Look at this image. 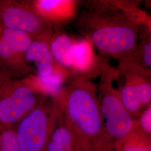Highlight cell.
I'll list each match as a JSON object with an SVG mask.
<instances>
[{"mask_svg": "<svg viewBox=\"0 0 151 151\" xmlns=\"http://www.w3.org/2000/svg\"><path fill=\"white\" fill-rule=\"evenodd\" d=\"M127 3L94 1L78 19L85 37L103 55L129 59L138 44L145 16Z\"/></svg>", "mask_w": 151, "mask_h": 151, "instance_id": "obj_1", "label": "cell"}, {"mask_svg": "<svg viewBox=\"0 0 151 151\" xmlns=\"http://www.w3.org/2000/svg\"><path fill=\"white\" fill-rule=\"evenodd\" d=\"M96 86L87 79L69 76L55 96L63 120L86 151H108Z\"/></svg>", "mask_w": 151, "mask_h": 151, "instance_id": "obj_2", "label": "cell"}, {"mask_svg": "<svg viewBox=\"0 0 151 151\" xmlns=\"http://www.w3.org/2000/svg\"><path fill=\"white\" fill-rule=\"evenodd\" d=\"M119 74L118 70L108 65L103 70L99 82L97 96L103 119L105 142L108 151L138 128V121L128 112L122 102L119 90L113 82Z\"/></svg>", "mask_w": 151, "mask_h": 151, "instance_id": "obj_3", "label": "cell"}, {"mask_svg": "<svg viewBox=\"0 0 151 151\" xmlns=\"http://www.w3.org/2000/svg\"><path fill=\"white\" fill-rule=\"evenodd\" d=\"M63 119L56 97L47 95L14 129L21 151H45L49 138Z\"/></svg>", "mask_w": 151, "mask_h": 151, "instance_id": "obj_4", "label": "cell"}, {"mask_svg": "<svg viewBox=\"0 0 151 151\" xmlns=\"http://www.w3.org/2000/svg\"><path fill=\"white\" fill-rule=\"evenodd\" d=\"M46 96L35 90L27 82L13 81L0 97V125L14 129Z\"/></svg>", "mask_w": 151, "mask_h": 151, "instance_id": "obj_5", "label": "cell"}, {"mask_svg": "<svg viewBox=\"0 0 151 151\" xmlns=\"http://www.w3.org/2000/svg\"><path fill=\"white\" fill-rule=\"evenodd\" d=\"M0 26L25 32L33 39L52 30L53 25L39 15L30 3L0 1Z\"/></svg>", "mask_w": 151, "mask_h": 151, "instance_id": "obj_6", "label": "cell"}, {"mask_svg": "<svg viewBox=\"0 0 151 151\" xmlns=\"http://www.w3.org/2000/svg\"><path fill=\"white\" fill-rule=\"evenodd\" d=\"M33 39L25 32L2 29L0 33V69L10 78L32 72L24 57Z\"/></svg>", "mask_w": 151, "mask_h": 151, "instance_id": "obj_7", "label": "cell"}, {"mask_svg": "<svg viewBox=\"0 0 151 151\" xmlns=\"http://www.w3.org/2000/svg\"><path fill=\"white\" fill-rule=\"evenodd\" d=\"M71 75L87 79L92 75H101L109 65L93 53L92 44L87 39L73 40Z\"/></svg>", "mask_w": 151, "mask_h": 151, "instance_id": "obj_8", "label": "cell"}, {"mask_svg": "<svg viewBox=\"0 0 151 151\" xmlns=\"http://www.w3.org/2000/svg\"><path fill=\"white\" fill-rule=\"evenodd\" d=\"M52 33L51 30L34 39L25 54L26 64L30 68L31 65H34L32 71L35 70L36 76L44 77L49 75L53 73L57 65L53 58L49 47Z\"/></svg>", "mask_w": 151, "mask_h": 151, "instance_id": "obj_9", "label": "cell"}, {"mask_svg": "<svg viewBox=\"0 0 151 151\" xmlns=\"http://www.w3.org/2000/svg\"><path fill=\"white\" fill-rule=\"evenodd\" d=\"M30 4L39 15L52 25L71 20L75 16L77 8V2L70 0H41Z\"/></svg>", "mask_w": 151, "mask_h": 151, "instance_id": "obj_10", "label": "cell"}, {"mask_svg": "<svg viewBox=\"0 0 151 151\" xmlns=\"http://www.w3.org/2000/svg\"><path fill=\"white\" fill-rule=\"evenodd\" d=\"M73 40L67 33L58 30L52 33L49 41L50 52L55 63L70 74L72 68L71 54Z\"/></svg>", "mask_w": 151, "mask_h": 151, "instance_id": "obj_11", "label": "cell"}, {"mask_svg": "<svg viewBox=\"0 0 151 151\" xmlns=\"http://www.w3.org/2000/svg\"><path fill=\"white\" fill-rule=\"evenodd\" d=\"M123 75L125 81L119 89L120 97L128 112L134 119L137 120L146 108L143 107L141 103L139 93L135 82L129 76Z\"/></svg>", "mask_w": 151, "mask_h": 151, "instance_id": "obj_12", "label": "cell"}, {"mask_svg": "<svg viewBox=\"0 0 151 151\" xmlns=\"http://www.w3.org/2000/svg\"><path fill=\"white\" fill-rule=\"evenodd\" d=\"M78 142L62 119L52 133L45 151H73Z\"/></svg>", "mask_w": 151, "mask_h": 151, "instance_id": "obj_13", "label": "cell"}, {"mask_svg": "<svg viewBox=\"0 0 151 151\" xmlns=\"http://www.w3.org/2000/svg\"><path fill=\"white\" fill-rule=\"evenodd\" d=\"M117 151H151V137L142 133L138 127L123 140L117 143Z\"/></svg>", "mask_w": 151, "mask_h": 151, "instance_id": "obj_14", "label": "cell"}, {"mask_svg": "<svg viewBox=\"0 0 151 151\" xmlns=\"http://www.w3.org/2000/svg\"><path fill=\"white\" fill-rule=\"evenodd\" d=\"M146 70L151 71V34L143 35L140 43L137 44L134 52L129 59Z\"/></svg>", "mask_w": 151, "mask_h": 151, "instance_id": "obj_15", "label": "cell"}, {"mask_svg": "<svg viewBox=\"0 0 151 151\" xmlns=\"http://www.w3.org/2000/svg\"><path fill=\"white\" fill-rule=\"evenodd\" d=\"M0 151H21L15 131L0 125Z\"/></svg>", "mask_w": 151, "mask_h": 151, "instance_id": "obj_16", "label": "cell"}, {"mask_svg": "<svg viewBox=\"0 0 151 151\" xmlns=\"http://www.w3.org/2000/svg\"><path fill=\"white\" fill-rule=\"evenodd\" d=\"M139 129L145 135L151 137V106H149L141 114L137 119Z\"/></svg>", "mask_w": 151, "mask_h": 151, "instance_id": "obj_17", "label": "cell"}, {"mask_svg": "<svg viewBox=\"0 0 151 151\" xmlns=\"http://www.w3.org/2000/svg\"><path fill=\"white\" fill-rule=\"evenodd\" d=\"M13 81L0 69V97Z\"/></svg>", "mask_w": 151, "mask_h": 151, "instance_id": "obj_18", "label": "cell"}, {"mask_svg": "<svg viewBox=\"0 0 151 151\" xmlns=\"http://www.w3.org/2000/svg\"><path fill=\"white\" fill-rule=\"evenodd\" d=\"M2 30V27H1V26H0V33H1V32Z\"/></svg>", "mask_w": 151, "mask_h": 151, "instance_id": "obj_19", "label": "cell"}]
</instances>
